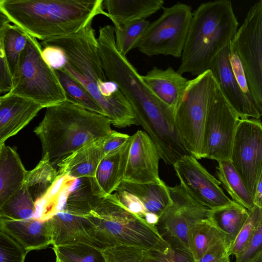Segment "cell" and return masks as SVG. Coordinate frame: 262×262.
Segmentation results:
<instances>
[{
	"label": "cell",
	"instance_id": "7c38bea8",
	"mask_svg": "<svg viewBox=\"0 0 262 262\" xmlns=\"http://www.w3.org/2000/svg\"><path fill=\"white\" fill-rule=\"evenodd\" d=\"M239 119L216 82L203 128L202 158L217 162L230 161L231 147Z\"/></svg>",
	"mask_w": 262,
	"mask_h": 262
},
{
	"label": "cell",
	"instance_id": "d4e9b609",
	"mask_svg": "<svg viewBox=\"0 0 262 262\" xmlns=\"http://www.w3.org/2000/svg\"><path fill=\"white\" fill-rule=\"evenodd\" d=\"M118 190L134 194L143 203L148 212L159 216L172 202L168 186L162 180L157 183H136L122 180L116 190Z\"/></svg>",
	"mask_w": 262,
	"mask_h": 262
},
{
	"label": "cell",
	"instance_id": "db71d44e",
	"mask_svg": "<svg viewBox=\"0 0 262 262\" xmlns=\"http://www.w3.org/2000/svg\"><path fill=\"white\" fill-rule=\"evenodd\" d=\"M0 104H1V96H0Z\"/></svg>",
	"mask_w": 262,
	"mask_h": 262
},
{
	"label": "cell",
	"instance_id": "6da1fadb",
	"mask_svg": "<svg viewBox=\"0 0 262 262\" xmlns=\"http://www.w3.org/2000/svg\"><path fill=\"white\" fill-rule=\"evenodd\" d=\"M92 22L77 32L40 43L55 45L62 49L67 59L63 68L98 102L113 126L124 128L138 125L129 102L118 85L106 75Z\"/></svg>",
	"mask_w": 262,
	"mask_h": 262
},
{
	"label": "cell",
	"instance_id": "9c48e42d",
	"mask_svg": "<svg viewBox=\"0 0 262 262\" xmlns=\"http://www.w3.org/2000/svg\"><path fill=\"white\" fill-rule=\"evenodd\" d=\"M162 9V14L149 24L137 48L149 57L163 55L180 58L192 17L191 8L178 2Z\"/></svg>",
	"mask_w": 262,
	"mask_h": 262
},
{
	"label": "cell",
	"instance_id": "9a60e30c",
	"mask_svg": "<svg viewBox=\"0 0 262 262\" xmlns=\"http://www.w3.org/2000/svg\"><path fill=\"white\" fill-rule=\"evenodd\" d=\"M132 136L123 181L136 183H157L160 158L158 149L149 136L138 130Z\"/></svg>",
	"mask_w": 262,
	"mask_h": 262
},
{
	"label": "cell",
	"instance_id": "ac0fdd59",
	"mask_svg": "<svg viewBox=\"0 0 262 262\" xmlns=\"http://www.w3.org/2000/svg\"><path fill=\"white\" fill-rule=\"evenodd\" d=\"M47 221L53 246L83 243L104 249L94 238L91 223L85 216L60 211Z\"/></svg>",
	"mask_w": 262,
	"mask_h": 262
},
{
	"label": "cell",
	"instance_id": "c3c4849f",
	"mask_svg": "<svg viewBox=\"0 0 262 262\" xmlns=\"http://www.w3.org/2000/svg\"><path fill=\"white\" fill-rule=\"evenodd\" d=\"M253 201L254 206L262 208V177L260 178L256 186Z\"/></svg>",
	"mask_w": 262,
	"mask_h": 262
},
{
	"label": "cell",
	"instance_id": "f546056e",
	"mask_svg": "<svg viewBox=\"0 0 262 262\" xmlns=\"http://www.w3.org/2000/svg\"><path fill=\"white\" fill-rule=\"evenodd\" d=\"M224 239L226 241V235L209 218L204 219L195 223L189 231V250L196 260L209 247Z\"/></svg>",
	"mask_w": 262,
	"mask_h": 262
},
{
	"label": "cell",
	"instance_id": "484cf974",
	"mask_svg": "<svg viewBox=\"0 0 262 262\" xmlns=\"http://www.w3.org/2000/svg\"><path fill=\"white\" fill-rule=\"evenodd\" d=\"M75 179L68 175L58 174L46 193L34 201L33 218L46 221L62 211L70 187Z\"/></svg>",
	"mask_w": 262,
	"mask_h": 262
},
{
	"label": "cell",
	"instance_id": "2e32d148",
	"mask_svg": "<svg viewBox=\"0 0 262 262\" xmlns=\"http://www.w3.org/2000/svg\"><path fill=\"white\" fill-rule=\"evenodd\" d=\"M209 70L223 96L240 119H260L262 114L250 101L234 76L229 60V46L214 59Z\"/></svg>",
	"mask_w": 262,
	"mask_h": 262
},
{
	"label": "cell",
	"instance_id": "bcb514c9",
	"mask_svg": "<svg viewBox=\"0 0 262 262\" xmlns=\"http://www.w3.org/2000/svg\"><path fill=\"white\" fill-rule=\"evenodd\" d=\"M118 200L130 212L142 218L148 212L141 201L134 194L124 190L115 192Z\"/></svg>",
	"mask_w": 262,
	"mask_h": 262
},
{
	"label": "cell",
	"instance_id": "603a6c76",
	"mask_svg": "<svg viewBox=\"0 0 262 262\" xmlns=\"http://www.w3.org/2000/svg\"><path fill=\"white\" fill-rule=\"evenodd\" d=\"M163 0H104L103 7L117 28L129 22L146 19L163 7Z\"/></svg>",
	"mask_w": 262,
	"mask_h": 262
},
{
	"label": "cell",
	"instance_id": "d590c367",
	"mask_svg": "<svg viewBox=\"0 0 262 262\" xmlns=\"http://www.w3.org/2000/svg\"><path fill=\"white\" fill-rule=\"evenodd\" d=\"M53 250L63 262H105L103 249L86 244L53 246Z\"/></svg>",
	"mask_w": 262,
	"mask_h": 262
},
{
	"label": "cell",
	"instance_id": "816d5d0a",
	"mask_svg": "<svg viewBox=\"0 0 262 262\" xmlns=\"http://www.w3.org/2000/svg\"><path fill=\"white\" fill-rule=\"evenodd\" d=\"M5 144H3V145H2L0 146V155H1V154L2 151V150H3V148L4 146H5Z\"/></svg>",
	"mask_w": 262,
	"mask_h": 262
},
{
	"label": "cell",
	"instance_id": "b9f144b4",
	"mask_svg": "<svg viewBox=\"0 0 262 262\" xmlns=\"http://www.w3.org/2000/svg\"><path fill=\"white\" fill-rule=\"evenodd\" d=\"M229 60L234 76L241 89L248 97L250 101L257 111L262 114V111L258 108L251 97L246 79L245 72L236 52L230 44H229Z\"/></svg>",
	"mask_w": 262,
	"mask_h": 262
},
{
	"label": "cell",
	"instance_id": "4fadbf2b",
	"mask_svg": "<svg viewBox=\"0 0 262 262\" xmlns=\"http://www.w3.org/2000/svg\"><path fill=\"white\" fill-rule=\"evenodd\" d=\"M230 161L253 198L256 186L262 177V125L260 119H239Z\"/></svg>",
	"mask_w": 262,
	"mask_h": 262
},
{
	"label": "cell",
	"instance_id": "f5cc1de1",
	"mask_svg": "<svg viewBox=\"0 0 262 262\" xmlns=\"http://www.w3.org/2000/svg\"><path fill=\"white\" fill-rule=\"evenodd\" d=\"M55 262H63V261H62L61 260H60L58 258H56Z\"/></svg>",
	"mask_w": 262,
	"mask_h": 262
},
{
	"label": "cell",
	"instance_id": "8992f818",
	"mask_svg": "<svg viewBox=\"0 0 262 262\" xmlns=\"http://www.w3.org/2000/svg\"><path fill=\"white\" fill-rule=\"evenodd\" d=\"M94 238L104 248L122 245L164 251L169 247L155 226L126 209L113 193L85 216Z\"/></svg>",
	"mask_w": 262,
	"mask_h": 262
},
{
	"label": "cell",
	"instance_id": "f907efd6",
	"mask_svg": "<svg viewBox=\"0 0 262 262\" xmlns=\"http://www.w3.org/2000/svg\"><path fill=\"white\" fill-rule=\"evenodd\" d=\"M251 262H262V252L259 253Z\"/></svg>",
	"mask_w": 262,
	"mask_h": 262
},
{
	"label": "cell",
	"instance_id": "ba28073f",
	"mask_svg": "<svg viewBox=\"0 0 262 262\" xmlns=\"http://www.w3.org/2000/svg\"><path fill=\"white\" fill-rule=\"evenodd\" d=\"M216 81L209 70L188 80L174 111V124L181 142L188 154L202 159L203 132L208 104Z\"/></svg>",
	"mask_w": 262,
	"mask_h": 262
},
{
	"label": "cell",
	"instance_id": "d6986e66",
	"mask_svg": "<svg viewBox=\"0 0 262 262\" xmlns=\"http://www.w3.org/2000/svg\"><path fill=\"white\" fill-rule=\"evenodd\" d=\"M42 108L35 102L14 95L1 96L0 146L28 125Z\"/></svg>",
	"mask_w": 262,
	"mask_h": 262
},
{
	"label": "cell",
	"instance_id": "5b68a950",
	"mask_svg": "<svg viewBox=\"0 0 262 262\" xmlns=\"http://www.w3.org/2000/svg\"><path fill=\"white\" fill-rule=\"evenodd\" d=\"M238 25L231 1L201 4L192 12L177 72L198 76L209 70L214 59L229 45Z\"/></svg>",
	"mask_w": 262,
	"mask_h": 262
},
{
	"label": "cell",
	"instance_id": "3957f363",
	"mask_svg": "<svg viewBox=\"0 0 262 262\" xmlns=\"http://www.w3.org/2000/svg\"><path fill=\"white\" fill-rule=\"evenodd\" d=\"M0 11L41 41L77 32L99 15L107 16L103 0H0Z\"/></svg>",
	"mask_w": 262,
	"mask_h": 262
},
{
	"label": "cell",
	"instance_id": "44dd1931",
	"mask_svg": "<svg viewBox=\"0 0 262 262\" xmlns=\"http://www.w3.org/2000/svg\"><path fill=\"white\" fill-rule=\"evenodd\" d=\"M141 77L156 96L176 110L183 96L188 80L170 66L166 69L155 67Z\"/></svg>",
	"mask_w": 262,
	"mask_h": 262
},
{
	"label": "cell",
	"instance_id": "30bf717a",
	"mask_svg": "<svg viewBox=\"0 0 262 262\" xmlns=\"http://www.w3.org/2000/svg\"><path fill=\"white\" fill-rule=\"evenodd\" d=\"M230 44L242 66L251 97L262 111V0L249 8Z\"/></svg>",
	"mask_w": 262,
	"mask_h": 262
},
{
	"label": "cell",
	"instance_id": "cb8c5ba5",
	"mask_svg": "<svg viewBox=\"0 0 262 262\" xmlns=\"http://www.w3.org/2000/svg\"><path fill=\"white\" fill-rule=\"evenodd\" d=\"M27 172L16 151L5 145L0 155V211L22 186Z\"/></svg>",
	"mask_w": 262,
	"mask_h": 262
},
{
	"label": "cell",
	"instance_id": "52a82bcc",
	"mask_svg": "<svg viewBox=\"0 0 262 262\" xmlns=\"http://www.w3.org/2000/svg\"><path fill=\"white\" fill-rule=\"evenodd\" d=\"M41 46L27 34V42L12 77V88L7 93L48 108L66 101L56 73L43 60Z\"/></svg>",
	"mask_w": 262,
	"mask_h": 262
},
{
	"label": "cell",
	"instance_id": "7dc6e473",
	"mask_svg": "<svg viewBox=\"0 0 262 262\" xmlns=\"http://www.w3.org/2000/svg\"><path fill=\"white\" fill-rule=\"evenodd\" d=\"M130 136L115 130L107 136L104 141L103 148L105 155L119 148L130 138Z\"/></svg>",
	"mask_w": 262,
	"mask_h": 262
},
{
	"label": "cell",
	"instance_id": "836d02e7",
	"mask_svg": "<svg viewBox=\"0 0 262 262\" xmlns=\"http://www.w3.org/2000/svg\"><path fill=\"white\" fill-rule=\"evenodd\" d=\"M34 210V201L23 184L3 206L0 217L14 220H29L33 217Z\"/></svg>",
	"mask_w": 262,
	"mask_h": 262
},
{
	"label": "cell",
	"instance_id": "1f68e13d",
	"mask_svg": "<svg viewBox=\"0 0 262 262\" xmlns=\"http://www.w3.org/2000/svg\"><path fill=\"white\" fill-rule=\"evenodd\" d=\"M57 169L46 157H42L37 165L28 171L23 184L34 201L42 196L58 176Z\"/></svg>",
	"mask_w": 262,
	"mask_h": 262
},
{
	"label": "cell",
	"instance_id": "83f0119b",
	"mask_svg": "<svg viewBox=\"0 0 262 262\" xmlns=\"http://www.w3.org/2000/svg\"><path fill=\"white\" fill-rule=\"evenodd\" d=\"M91 178H76L71 184L62 211L86 216L103 198L95 195L92 190Z\"/></svg>",
	"mask_w": 262,
	"mask_h": 262
},
{
	"label": "cell",
	"instance_id": "f35d334b",
	"mask_svg": "<svg viewBox=\"0 0 262 262\" xmlns=\"http://www.w3.org/2000/svg\"><path fill=\"white\" fill-rule=\"evenodd\" d=\"M27 253L11 237L0 230V262H25Z\"/></svg>",
	"mask_w": 262,
	"mask_h": 262
},
{
	"label": "cell",
	"instance_id": "681fc988",
	"mask_svg": "<svg viewBox=\"0 0 262 262\" xmlns=\"http://www.w3.org/2000/svg\"><path fill=\"white\" fill-rule=\"evenodd\" d=\"M159 216L157 214L151 212H147L145 214L143 219H144V220L148 224L155 226L159 221Z\"/></svg>",
	"mask_w": 262,
	"mask_h": 262
},
{
	"label": "cell",
	"instance_id": "5bb4252c",
	"mask_svg": "<svg viewBox=\"0 0 262 262\" xmlns=\"http://www.w3.org/2000/svg\"><path fill=\"white\" fill-rule=\"evenodd\" d=\"M173 166L180 185L200 204L213 210L233 202L225 194L219 181L192 156H182Z\"/></svg>",
	"mask_w": 262,
	"mask_h": 262
},
{
	"label": "cell",
	"instance_id": "7402d4cb",
	"mask_svg": "<svg viewBox=\"0 0 262 262\" xmlns=\"http://www.w3.org/2000/svg\"><path fill=\"white\" fill-rule=\"evenodd\" d=\"M105 138L86 144L61 160L56 165L58 174L74 178H93L105 155L103 144Z\"/></svg>",
	"mask_w": 262,
	"mask_h": 262
},
{
	"label": "cell",
	"instance_id": "8fae6325",
	"mask_svg": "<svg viewBox=\"0 0 262 262\" xmlns=\"http://www.w3.org/2000/svg\"><path fill=\"white\" fill-rule=\"evenodd\" d=\"M168 188L171 203L159 216L155 226L170 246L190 251V229L197 222L209 218L211 209L195 200L180 184Z\"/></svg>",
	"mask_w": 262,
	"mask_h": 262
},
{
	"label": "cell",
	"instance_id": "ab89813d",
	"mask_svg": "<svg viewBox=\"0 0 262 262\" xmlns=\"http://www.w3.org/2000/svg\"><path fill=\"white\" fill-rule=\"evenodd\" d=\"M147 262H195L190 251L171 247L164 251L150 250Z\"/></svg>",
	"mask_w": 262,
	"mask_h": 262
},
{
	"label": "cell",
	"instance_id": "ffe728a7",
	"mask_svg": "<svg viewBox=\"0 0 262 262\" xmlns=\"http://www.w3.org/2000/svg\"><path fill=\"white\" fill-rule=\"evenodd\" d=\"M0 230L28 253L45 249L52 244V235L47 220L33 218L14 220L0 217Z\"/></svg>",
	"mask_w": 262,
	"mask_h": 262
},
{
	"label": "cell",
	"instance_id": "d6a6232c",
	"mask_svg": "<svg viewBox=\"0 0 262 262\" xmlns=\"http://www.w3.org/2000/svg\"><path fill=\"white\" fill-rule=\"evenodd\" d=\"M3 42L7 62L13 76L27 42V33L16 25L7 23L3 31Z\"/></svg>",
	"mask_w": 262,
	"mask_h": 262
},
{
	"label": "cell",
	"instance_id": "7a4b0ae2",
	"mask_svg": "<svg viewBox=\"0 0 262 262\" xmlns=\"http://www.w3.org/2000/svg\"><path fill=\"white\" fill-rule=\"evenodd\" d=\"M105 71L108 79L118 85L129 102L138 125L151 139L164 163L173 166L181 157L188 154L175 127L174 109L154 95L127 58L116 57Z\"/></svg>",
	"mask_w": 262,
	"mask_h": 262
},
{
	"label": "cell",
	"instance_id": "ee69618b",
	"mask_svg": "<svg viewBox=\"0 0 262 262\" xmlns=\"http://www.w3.org/2000/svg\"><path fill=\"white\" fill-rule=\"evenodd\" d=\"M229 247L222 240L209 247L195 262H231Z\"/></svg>",
	"mask_w": 262,
	"mask_h": 262
},
{
	"label": "cell",
	"instance_id": "7bdbcfd3",
	"mask_svg": "<svg viewBox=\"0 0 262 262\" xmlns=\"http://www.w3.org/2000/svg\"><path fill=\"white\" fill-rule=\"evenodd\" d=\"M40 45L41 56L50 68L54 70L64 68L67 62V59L65 53L62 48L55 45L41 43Z\"/></svg>",
	"mask_w": 262,
	"mask_h": 262
},
{
	"label": "cell",
	"instance_id": "8d00e7d4",
	"mask_svg": "<svg viewBox=\"0 0 262 262\" xmlns=\"http://www.w3.org/2000/svg\"><path fill=\"white\" fill-rule=\"evenodd\" d=\"M262 223V208L256 206L249 210V216L229 249L230 255L235 257L253 237L258 226Z\"/></svg>",
	"mask_w": 262,
	"mask_h": 262
},
{
	"label": "cell",
	"instance_id": "74e56055",
	"mask_svg": "<svg viewBox=\"0 0 262 262\" xmlns=\"http://www.w3.org/2000/svg\"><path fill=\"white\" fill-rule=\"evenodd\" d=\"M149 251L139 247L122 245L102 250L105 262H147Z\"/></svg>",
	"mask_w": 262,
	"mask_h": 262
},
{
	"label": "cell",
	"instance_id": "277c9868",
	"mask_svg": "<svg viewBox=\"0 0 262 262\" xmlns=\"http://www.w3.org/2000/svg\"><path fill=\"white\" fill-rule=\"evenodd\" d=\"M111 125L107 116L66 101L47 108L33 132L40 140L42 157L55 166L79 148L110 135Z\"/></svg>",
	"mask_w": 262,
	"mask_h": 262
},
{
	"label": "cell",
	"instance_id": "f1b7e54d",
	"mask_svg": "<svg viewBox=\"0 0 262 262\" xmlns=\"http://www.w3.org/2000/svg\"><path fill=\"white\" fill-rule=\"evenodd\" d=\"M217 162V177L231 200L248 210L252 209L254 207L253 198L231 162L225 160Z\"/></svg>",
	"mask_w": 262,
	"mask_h": 262
},
{
	"label": "cell",
	"instance_id": "4316f807",
	"mask_svg": "<svg viewBox=\"0 0 262 262\" xmlns=\"http://www.w3.org/2000/svg\"><path fill=\"white\" fill-rule=\"evenodd\" d=\"M248 216L249 210L234 202L211 210L209 219L220 230L226 235L229 251Z\"/></svg>",
	"mask_w": 262,
	"mask_h": 262
},
{
	"label": "cell",
	"instance_id": "4dcf8cb0",
	"mask_svg": "<svg viewBox=\"0 0 262 262\" xmlns=\"http://www.w3.org/2000/svg\"><path fill=\"white\" fill-rule=\"evenodd\" d=\"M54 71L64 92L66 101L89 111L106 116L100 105L86 90L64 68Z\"/></svg>",
	"mask_w": 262,
	"mask_h": 262
},
{
	"label": "cell",
	"instance_id": "e0dca14e",
	"mask_svg": "<svg viewBox=\"0 0 262 262\" xmlns=\"http://www.w3.org/2000/svg\"><path fill=\"white\" fill-rule=\"evenodd\" d=\"M132 136L119 148L105 154L91 178L93 193L101 198L112 194L122 181L131 145Z\"/></svg>",
	"mask_w": 262,
	"mask_h": 262
},
{
	"label": "cell",
	"instance_id": "e575fe53",
	"mask_svg": "<svg viewBox=\"0 0 262 262\" xmlns=\"http://www.w3.org/2000/svg\"><path fill=\"white\" fill-rule=\"evenodd\" d=\"M150 23L146 19L129 22L114 28L115 44L118 51L125 56L138 46Z\"/></svg>",
	"mask_w": 262,
	"mask_h": 262
},
{
	"label": "cell",
	"instance_id": "60d3db41",
	"mask_svg": "<svg viewBox=\"0 0 262 262\" xmlns=\"http://www.w3.org/2000/svg\"><path fill=\"white\" fill-rule=\"evenodd\" d=\"M10 22L7 17L0 11V95L9 92L12 88V76L6 58L3 42L4 28Z\"/></svg>",
	"mask_w": 262,
	"mask_h": 262
},
{
	"label": "cell",
	"instance_id": "f6af8a7d",
	"mask_svg": "<svg viewBox=\"0 0 262 262\" xmlns=\"http://www.w3.org/2000/svg\"><path fill=\"white\" fill-rule=\"evenodd\" d=\"M262 223L258 226L253 237L236 257L235 262H251L262 252Z\"/></svg>",
	"mask_w": 262,
	"mask_h": 262
}]
</instances>
